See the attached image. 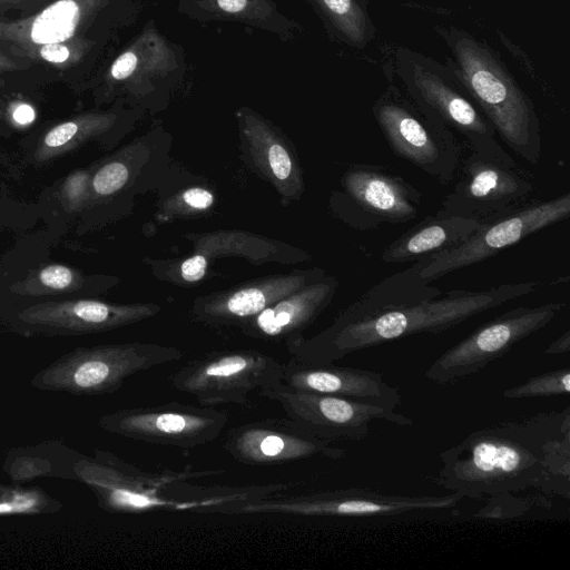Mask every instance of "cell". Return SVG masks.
I'll return each instance as SVG.
<instances>
[{"label":"cell","instance_id":"obj_19","mask_svg":"<svg viewBox=\"0 0 570 570\" xmlns=\"http://www.w3.org/2000/svg\"><path fill=\"white\" fill-rule=\"evenodd\" d=\"M413 80L426 109L448 128L463 136L465 148L503 160L513 159L497 140L495 130L489 120L441 78L416 66Z\"/></svg>","mask_w":570,"mask_h":570},{"label":"cell","instance_id":"obj_2","mask_svg":"<svg viewBox=\"0 0 570 570\" xmlns=\"http://www.w3.org/2000/svg\"><path fill=\"white\" fill-rule=\"evenodd\" d=\"M538 281L503 283L481 291L450 289L435 298L387 306L362 317L333 322L313 337L286 341L292 357L333 363L353 352L415 334L448 331L483 312L535 292Z\"/></svg>","mask_w":570,"mask_h":570},{"label":"cell","instance_id":"obj_24","mask_svg":"<svg viewBox=\"0 0 570 570\" xmlns=\"http://www.w3.org/2000/svg\"><path fill=\"white\" fill-rule=\"evenodd\" d=\"M429 256L422 257L407 268L390 275L372 286L358 299L344 308L334 322H346L377 312L387 306L435 298L442 291L424 282L419 273Z\"/></svg>","mask_w":570,"mask_h":570},{"label":"cell","instance_id":"obj_31","mask_svg":"<svg viewBox=\"0 0 570 570\" xmlns=\"http://www.w3.org/2000/svg\"><path fill=\"white\" fill-rule=\"evenodd\" d=\"M130 168L120 157H115L101 165L90 179L89 202L110 197L121 190L128 183Z\"/></svg>","mask_w":570,"mask_h":570},{"label":"cell","instance_id":"obj_32","mask_svg":"<svg viewBox=\"0 0 570 570\" xmlns=\"http://www.w3.org/2000/svg\"><path fill=\"white\" fill-rule=\"evenodd\" d=\"M87 47V43L77 39L69 42L50 43L24 49L17 52V55H24L31 59L65 66L78 61Z\"/></svg>","mask_w":570,"mask_h":570},{"label":"cell","instance_id":"obj_22","mask_svg":"<svg viewBox=\"0 0 570 570\" xmlns=\"http://www.w3.org/2000/svg\"><path fill=\"white\" fill-rule=\"evenodd\" d=\"M243 141L255 167L283 196L296 199L303 191L299 164L283 138L255 114H239Z\"/></svg>","mask_w":570,"mask_h":570},{"label":"cell","instance_id":"obj_15","mask_svg":"<svg viewBox=\"0 0 570 570\" xmlns=\"http://www.w3.org/2000/svg\"><path fill=\"white\" fill-rule=\"evenodd\" d=\"M223 449L245 465L285 464L314 456L338 460L345 455V450L314 435L289 417L234 426L227 432Z\"/></svg>","mask_w":570,"mask_h":570},{"label":"cell","instance_id":"obj_17","mask_svg":"<svg viewBox=\"0 0 570 570\" xmlns=\"http://www.w3.org/2000/svg\"><path fill=\"white\" fill-rule=\"evenodd\" d=\"M325 275L324 271L314 268L253 281L229 291L199 297L194 304L193 315L209 325L239 326L286 295Z\"/></svg>","mask_w":570,"mask_h":570},{"label":"cell","instance_id":"obj_29","mask_svg":"<svg viewBox=\"0 0 570 570\" xmlns=\"http://www.w3.org/2000/svg\"><path fill=\"white\" fill-rule=\"evenodd\" d=\"M570 391V370L568 367L534 375L525 382L503 392L504 399L519 400L568 395Z\"/></svg>","mask_w":570,"mask_h":570},{"label":"cell","instance_id":"obj_35","mask_svg":"<svg viewBox=\"0 0 570 570\" xmlns=\"http://www.w3.org/2000/svg\"><path fill=\"white\" fill-rule=\"evenodd\" d=\"M181 200L190 208L196 210H205L212 207L214 203L213 194L200 187L186 189L181 195Z\"/></svg>","mask_w":570,"mask_h":570},{"label":"cell","instance_id":"obj_9","mask_svg":"<svg viewBox=\"0 0 570 570\" xmlns=\"http://www.w3.org/2000/svg\"><path fill=\"white\" fill-rule=\"evenodd\" d=\"M564 307L563 302H549L502 313L442 353L428 368L425 377L445 385L478 373L544 328Z\"/></svg>","mask_w":570,"mask_h":570},{"label":"cell","instance_id":"obj_4","mask_svg":"<svg viewBox=\"0 0 570 570\" xmlns=\"http://www.w3.org/2000/svg\"><path fill=\"white\" fill-rule=\"evenodd\" d=\"M183 355L174 346L140 342L78 347L35 374L31 385L75 395L110 394L128 377Z\"/></svg>","mask_w":570,"mask_h":570},{"label":"cell","instance_id":"obj_27","mask_svg":"<svg viewBox=\"0 0 570 570\" xmlns=\"http://www.w3.org/2000/svg\"><path fill=\"white\" fill-rule=\"evenodd\" d=\"M83 284L85 277L80 271L63 264H48L11 285L10 292L22 296H42L75 292Z\"/></svg>","mask_w":570,"mask_h":570},{"label":"cell","instance_id":"obj_14","mask_svg":"<svg viewBox=\"0 0 570 570\" xmlns=\"http://www.w3.org/2000/svg\"><path fill=\"white\" fill-rule=\"evenodd\" d=\"M258 394L278 403L287 417L314 435L334 441L367 438L373 421L410 426L412 420L392 409L344 396L295 391L284 383L268 386Z\"/></svg>","mask_w":570,"mask_h":570},{"label":"cell","instance_id":"obj_37","mask_svg":"<svg viewBox=\"0 0 570 570\" xmlns=\"http://www.w3.org/2000/svg\"><path fill=\"white\" fill-rule=\"evenodd\" d=\"M570 351V332L566 331L556 341H553L546 350L544 354H564Z\"/></svg>","mask_w":570,"mask_h":570},{"label":"cell","instance_id":"obj_28","mask_svg":"<svg viewBox=\"0 0 570 570\" xmlns=\"http://www.w3.org/2000/svg\"><path fill=\"white\" fill-rule=\"evenodd\" d=\"M337 30L354 43L364 41L366 19L355 0H314Z\"/></svg>","mask_w":570,"mask_h":570},{"label":"cell","instance_id":"obj_34","mask_svg":"<svg viewBox=\"0 0 570 570\" xmlns=\"http://www.w3.org/2000/svg\"><path fill=\"white\" fill-rule=\"evenodd\" d=\"M207 266V258L200 253H196L183 261L179 267V273L184 281L188 283H196L205 276Z\"/></svg>","mask_w":570,"mask_h":570},{"label":"cell","instance_id":"obj_23","mask_svg":"<svg viewBox=\"0 0 570 570\" xmlns=\"http://www.w3.org/2000/svg\"><path fill=\"white\" fill-rule=\"evenodd\" d=\"M476 220L438 212L393 240L381 254L387 264L413 263L465 242L481 226Z\"/></svg>","mask_w":570,"mask_h":570},{"label":"cell","instance_id":"obj_18","mask_svg":"<svg viewBox=\"0 0 570 570\" xmlns=\"http://www.w3.org/2000/svg\"><path fill=\"white\" fill-rule=\"evenodd\" d=\"M283 364V383L295 391L344 396L392 410L401 404L396 387L375 371L332 363L316 364L291 358Z\"/></svg>","mask_w":570,"mask_h":570},{"label":"cell","instance_id":"obj_8","mask_svg":"<svg viewBox=\"0 0 570 570\" xmlns=\"http://www.w3.org/2000/svg\"><path fill=\"white\" fill-rule=\"evenodd\" d=\"M440 213L489 224L529 203L534 184L515 161L465 148Z\"/></svg>","mask_w":570,"mask_h":570},{"label":"cell","instance_id":"obj_36","mask_svg":"<svg viewBox=\"0 0 570 570\" xmlns=\"http://www.w3.org/2000/svg\"><path fill=\"white\" fill-rule=\"evenodd\" d=\"M11 118L18 126L24 127L35 120L36 111L30 105L26 102H19L13 107L11 111Z\"/></svg>","mask_w":570,"mask_h":570},{"label":"cell","instance_id":"obj_6","mask_svg":"<svg viewBox=\"0 0 570 570\" xmlns=\"http://www.w3.org/2000/svg\"><path fill=\"white\" fill-rule=\"evenodd\" d=\"M459 492L448 495H395L363 489H341L306 494L271 493L230 501L206 510L220 514H278L297 517H393L415 511L455 507Z\"/></svg>","mask_w":570,"mask_h":570},{"label":"cell","instance_id":"obj_13","mask_svg":"<svg viewBox=\"0 0 570 570\" xmlns=\"http://www.w3.org/2000/svg\"><path fill=\"white\" fill-rule=\"evenodd\" d=\"M228 423V414L213 406L168 402L118 410L102 415L104 431L150 444L193 449L213 442Z\"/></svg>","mask_w":570,"mask_h":570},{"label":"cell","instance_id":"obj_16","mask_svg":"<svg viewBox=\"0 0 570 570\" xmlns=\"http://www.w3.org/2000/svg\"><path fill=\"white\" fill-rule=\"evenodd\" d=\"M155 304H111L95 299L43 302L31 305L18 318L31 326L61 333L88 334L116 330L156 315Z\"/></svg>","mask_w":570,"mask_h":570},{"label":"cell","instance_id":"obj_30","mask_svg":"<svg viewBox=\"0 0 570 570\" xmlns=\"http://www.w3.org/2000/svg\"><path fill=\"white\" fill-rule=\"evenodd\" d=\"M200 6L218 16L263 24L275 11L267 0H202Z\"/></svg>","mask_w":570,"mask_h":570},{"label":"cell","instance_id":"obj_10","mask_svg":"<svg viewBox=\"0 0 570 570\" xmlns=\"http://www.w3.org/2000/svg\"><path fill=\"white\" fill-rule=\"evenodd\" d=\"M374 114L390 149L399 158L442 185L453 181L464 145L436 116L431 112L423 117L392 99L380 101Z\"/></svg>","mask_w":570,"mask_h":570},{"label":"cell","instance_id":"obj_21","mask_svg":"<svg viewBox=\"0 0 570 570\" xmlns=\"http://www.w3.org/2000/svg\"><path fill=\"white\" fill-rule=\"evenodd\" d=\"M105 0H57L42 11L16 21H0V41L11 43L17 52L79 38Z\"/></svg>","mask_w":570,"mask_h":570},{"label":"cell","instance_id":"obj_33","mask_svg":"<svg viewBox=\"0 0 570 570\" xmlns=\"http://www.w3.org/2000/svg\"><path fill=\"white\" fill-rule=\"evenodd\" d=\"M90 179L88 170L78 169L63 180L59 197L68 212H78L89 204Z\"/></svg>","mask_w":570,"mask_h":570},{"label":"cell","instance_id":"obj_7","mask_svg":"<svg viewBox=\"0 0 570 570\" xmlns=\"http://www.w3.org/2000/svg\"><path fill=\"white\" fill-rule=\"evenodd\" d=\"M168 382L204 406L247 405L252 393L283 383V364L256 350H222L187 362Z\"/></svg>","mask_w":570,"mask_h":570},{"label":"cell","instance_id":"obj_5","mask_svg":"<svg viewBox=\"0 0 570 570\" xmlns=\"http://www.w3.org/2000/svg\"><path fill=\"white\" fill-rule=\"evenodd\" d=\"M76 478L96 495L98 504L108 512L140 514L155 511L196 509L197 501L180 502L165 493L174 483L189 479L212 476L223 470L163 471L144 470L114 453L96 450L73 464Z\"/></svg>","mask_w":570,"mask_h":570},{"label":"cell","instance_id":"obj_12","mask_svg":"<svg viewBox=\"0 0 570 570\" xmlns=\"http://www.w3.org/2000/svg\"><path fill=\"white\" fill-rule=\"evenodd\" d=\"M569 215V193L548 200L529 202L501 219L481 225L460 245L430 255L419 275L424 282L431 283L461 268L482 263L530 235L567 219Z\"/></svg>","mask_w":570,"mask_h":570},{"label":"cell","instance_id":"obj_25","mask_svg":"<svg viewBox=\"0 0 570 570\" xmlns=\"http://www.w3.org/2000/svg\"><path fill=\"white\" fill-rule=\"evenodd\" d=\"M173 50L154 29L141 33L111 63L108 77L116 82H140L176 68Z\"/></svg>","mask_w":570,"mask_h":570},{"label":"cell","instance_id":"obj_20","mask_svg":"<svg viewBox=\"0 0 570 570\" xmlns=\"http://www.w3.org/2000/svg\"><path fill=\"white\" fill-rule=\"evenodd\" d=\"M337 287L336 277L325 275L269 305L238 327L257 340L287 341L298 336L331 303Z\"/></svg>","mask_w":570,"mask_h":570},{"label":"cell","instance_id":"obj_1","mask_svg":"<svg viewBox=\"0 0 570 570\" xmlns=\"http://www.w3.org/2000/svg\"><path fill=\"white\" fill-rule=\"evenodd\" d=\"M569 412L478 430L440 453L439 483L482 499L541 488L569 498Z\"/></svg>","mask_w":570,"mask_h":570},{"label":"cell","instance_id":"obj_26","mask_svg":"<svg viewBox=\"0 0 570 570\" xmlns=\"http://www.w3.org/2000/svg\"><path fill=\"white\" fill-rule=\"evenodd\" d=\"M115 120L114 114H83L57 124L43 134L33 157L42 163L65 155L108 130Z\"/></svg>","mask_w":570,"mask_h":570},{"label":"cell","instance_id":"obj_39","mask_svg":"<svg viewBox=\"0 0 570 570\" xmlns=\"http://www.w3.org/2000/svg\"><path fill=\"white\" fill-rule=\"evenodd\" d=\"M27 0H0V4H17Z\"/></svg>","mask_w":570,"mask_h":570},{"label":"cell","instance_id":"obj_3","mask_svg":"<svg viewBox=\"0 0 570 570\" xmlns=\"http://www.w3.org/2000/svg\"><path fill=\"white\" fill-rule=\"evenodd\" d=\"M455 49L462 81L493 129L514 154L537 165L542 141L529 99L487 49L470 39L459 40Z\"/></svg>","mask_w":570,"mask_h":570},{"label":"cell","instance_id":"obj_11","mask_svg":"<svg viewBox=\"0 0 570 570\" xmlns=\"http://www.w3.org/2000/svg\"><path fill=\"white\" fill-rule=\"evenodd\" d=\"M342 191L333 207L345 224L372 230L382 224H403L420 213L421 191L404 177L384 167L351 165L341 178Z\"/></svg>","mask_w":570,"mask_h":570},{"label":"cell","instance_id":"obj_38","mask_svg":"<svg viewBox=\"0 0 570 570\" xmlns=\"http://www.w3.org/2000/svg\"><path fill=\"white\" fill-rule=\"evenodd\" d=\"M17 63L12 59L0 52V71L13 70L17 69Z\"/></svg>","mask_w":570,"mask_h":570}]
</instances>
